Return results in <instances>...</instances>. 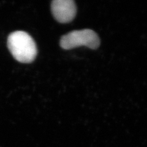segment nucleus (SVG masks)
<instances>
[{"label":"nucleus","instance_id":"obj_1","mask_svg":"<svg viewBox=\"0 0 147 147\" xmlns=\"http://www.w3.org/2000/svg\"><path fill=\"white\" fill-rule=\"evenodd\" d=\"M7 47L13 58L22 63L33 62L38 54L34 39L28 33L22 31L13 32L9 35Z\"/></svg>","mask_w":147,"mask_h":147},{"label":"nucleus","instance_id":"obj_2","mask_svg":"<svg viewBox=\"0 0 147 147\" xmlns=\"http://www.w3.org/2000/svg\"><path fill=\"white\" fill-rule=\"evenodd\" d=\"M59 45L65 50H70L80 46H86L91 49L99 47L100 39L97 33L90 29L72 31L63 36Z\"/></svg>","mask_w":147,"mask_h":147},{"label":"nucleus","instance_id":"obj_3","mask_svg":"<svg viewBox=\"0 0 147 147\" xmlns=\"http://www.w3.org/2000/svg\"><path fill=\"white\" fill-rule=\"evenodd\" d=\"M51 11L57 22L67 24L76 17L77 7L72 0H54L51 3Z\"/></svg>","mask_w":147,"mask_h":147}]
</instances>
